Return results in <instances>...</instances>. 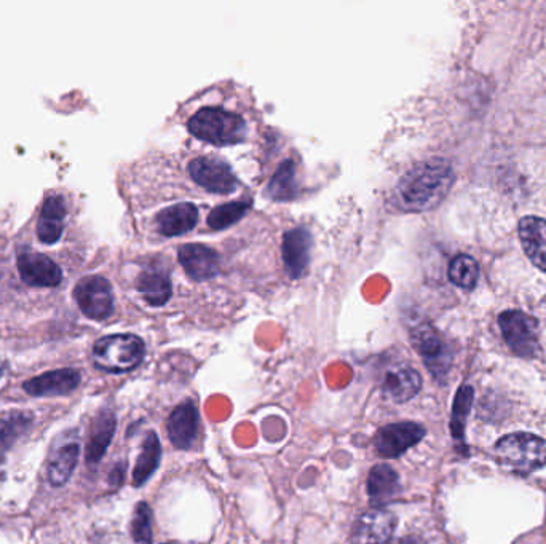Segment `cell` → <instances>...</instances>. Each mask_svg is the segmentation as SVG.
Here are the masks:
<instances>
[{"label": "cell", "instance_id": "obj_6", "mask_svg": "<svg viewBox=\"0 0 546 544\" xmlns=\"http://www.w3.org/2000/svg\"><path fill=\"white\" fill-rule=\"evenodd\" d=\"M412 345L436 379H444L452 366V351L440 332L430 324H419L411 332Z\"/></svg>", "mask_w": 546, "mask_h": 544}, {"label": "cell", "instance_id": "obj_3", "mask_svg": "<svg viewBox=\"0 0 546 544\" xmlns=\"http://www.w3.org/2000/svg\"><path fill=\"white\" fill-rule=\"evenodd\" d=\"M495 454L507 470L531 474L546 466V444L534 434H508L495 444Z\"/></svg>", "mask_w": 546, "mask_h": 544}, {"label": "cell", "instance_id": "obj_26", "mask_svg": "<svg viewBox=\"0 0 546 544\" xmlns=\"http://www.w3.org/2000/svg\"><path fill=\"white\" fill-rule=\"evenodd\" d=\"M478 278L479 267L473 257L460 254L452 259L451 265H449V280L455 286L462 289H473L478 283Z\"/></svg>", "mask_w": 546, "mask_h": 544}, {"label": "cell", "instance_id": "obj_16", "mask_svg": "<svg viewBox=\"0 0 546 544\" xmlns=\"http://www.w3.org/2000/svg\"><path fill=\"white\" fill-rule=\"evenodd\" d=\"M179 262L195 281H205L218 275L219 256L205 245H184L179 249Z\"/></svg>", "mask_w": 546, "mask_h": 544}, {"label": "cell", "instance_id": "obj_5", "mask_svg": "<svg viewBox=\"0 0 546 544\" xmlns=\"http://www.w3.org/2000/svg\"><path fill=\"white\" fill-rule=\"evenodd\" d=\"M503 339L521 358H534L539 350V323L527 313L508 310L499 316Z\"/></svg>", "mask_w": 546, "mask_h": 544}, {"label": "cell", "instance_id": "obj_10", "mask_svg": "<svg viewBox=\"0 0 546 544\" xmlns=\"http://www.w3.org/2000/svg\"><path fill=\"white\" fill-rule=\"evenodd\" d=\"M396 529V516L384 508L369 509L358 517L353 527L355 544H385Z\"/></svg>", "mask_w": 546, "mask_h": 544}, {"label": "cell", "instance_id": "obj_9", "mask_svg": "<svg viewBox=\"0 0 546 544\" xmlns=\"http://www.w3.org/2000/svg\"><path fill=\"white\" fill-rule=\"evenodd\" d=\"M424 426L403 422L380 428L376 436V449L380 457L398 458L424 439Z\"/></svg>", "mask_w": 546, "mask_h": 544}, {"label": "cell", "instance_id": "obj_21", "mask_svg": "<svg viewBox=\"0 0 546 544\" xmlns=\"http://www.w3.org/2000/svg\"><path fill=\"white\" fill-rule=\"evenodd\" d=\"M114 433L115 415L112 412H103L93 423L90 442L87 446L88 463H96L103 458L104 452L114 438Z\"/></svg>", "mask_w": 546, "mask_h": 544}, {"label": "cell", "instance_id": "obj_14", "mask_svg": "<svg viewBox=\"0 0 546 544\" xmlns=\"http://www.w3.org/2000/svg\"><path fill=\"white\" fill-rule=\"evenodd\" d=\"M310 246L312 237L309 230L293 229L285 233L283 237V261H285L286 272L289 278L299 280L309 267Z\"/></svg>", "mask_w": 546, "mask_h": 544}, {"label": "cell", "instance_id": "obj_33", "mask_svg": "<svg viewBox=\"0 0 546 544\" xmlns=\"http://www.w3.org/2000/svg\"><path fill=\"white\" fill-rule=\"evenodd\" d=\"M165 544H173V543H165Z\"/></svg>", "mask_w": 546, "mask_h": 544}, {"label": "cell", "instance_id": "obj_2", "mask_svg": "<svg viewBox=\"0 0 546 544\" xmlns=\"http://www.w3.org/2000/svg\"><path fill=\"white\" fill-rule=\"evenodd\" d=\"M190 133L202 141L216 146H232L242 142L246 136V122L240 115L219 107L200 109L187 122Z\"/></svg>", "mask_w": 546, "mask_h": 544}, {"label": "cell", "instance_id": "obj_22", "mask_svg": "<svg viewBox=\"0 0 546 544\" xmlns=\"http://www.w3.org/2000/svg\"><path fill=\"white\" fill-rule=\"evenodd\" d=\"M160 457H162V446H160L159 438L154 431H149L144 438L141 454L133 471V484L136 487H141L155 473V470L159 468Z\"/></svg>", "mask_w": 546, "mask_h": 544}, {"label": "cell", "instance_id": "obj_7", "mask_svg": "<svg viewBox=\"0 0 546 544\" xmlns=\"http://www.w3.org/2000/svg\"><path fill=\"white\" fill-rule=\"evenodd\" d=\"M74 297L80 310L91 320H106L114 310L111 283L103 276H85L77 283Z\"/></svg>", "mask_w": 546, "mask_h": 544}, {"label": "cell", "instance_id": "obj_31", "mask_svg": "<svg viewBox=\"0 0 546 544\" xmlns=\"http://www.w3.org/2000/svg\"><path fill=\"white\" fill-rule=\"evenodd\" d=\"M385 544H412V543H409V541H406V540H398V541H392V543H385Z\"/></svg>", "mask_w": 546, "mask_h": 544}, {"label": "cell", "instance_id": "obj_24", "mask_svg": "<svg viewBox=\"0 0 546 544\" xmlns=\"http://www.w3.org/2000/svg\"><path fill=\"white\" fill-rule=\"evenodd\" d=\"M79 460V446L71 442L68 446L61 447L53 458L48 468V481L55 487H61L71 479Z\"/></svg>", "mask_w": 546, "mask_h": 544}, {"label": "cell", "instance_id": "obj_32", "mask_svg": "<svg viewBox=\"0 0 546 544\" xmlns=\"http://www.w3.org/2000/svg\"><path fill=\"white\" fill-rule=\"evenodd\" d=\"M2 375H4V366L0 363V379H2Z\"/></svg>", "mask_w": 546, "mask_h": 544}, {"label": "cell", "instance_id": "obj_30", "mask_svg": "<svg viewBox=\"0 0 546 544\" xmlns=\"http://www.w3.org/2000/svg\"><path fill=\"white\" fill-rule=\"evenodd\" d=\"M131 535L136 543H152V513L147 503H139L136 506L135 516L131 522Z\"/></svg>", "mask_w": 546, "mask_h": 544}, {"label": "cell", "instance_id": "obj_27", "mask_svg": "<svg viewBox=\"0 0 546 544\" xmlns=\"http://www.w3.org/2000/svg\"><path fill=\"white\" fill-rule=\"evenodd\" d=\"M473 388L463 385L457 396H455L454 409H452L451 431L457 441H463L465 434V425H467L468 414H470L471 404H473Z\"/></svg>", "mask_w": 546, "mask_h": 544}, {"label": "cell", "instance_id": "obj_20", "mask_svg": "<svg viewBox=\"0 0 546 544\" xmlns=\"http://www.w3.org/2000/svg\"><path fill=\"white\" fill-rule=\"evenodd\" d=\"M138 289L152 307H162L171 297V283L162 270H144L138 278Z\"/></svg>", "mask_w": 546, "mask_h": 544}, {"label": "cell", "instance_id": "obj_29", "mask_svg": "<svg viewBox=\"0 0 546 544\" xmlns=\"http://www.w3.org/2000/svg\"><path fill=\"white\" fill-rule=\"evenodd\" d=\"M29 418L24 414H12L0 420V458L7 454L13 442L28 428Z\"/></svg>", "mask_w": 546, "mask_h": 544}, {"label": "cell", "instance_id": "obj_15", "mask_svg": "<svg viewBox=\"0 0 546 544\" xmlns=\"http://www.w3.org/2000/svg\"><path fill=\"white\" fill-rule=\"evenodd\" d=\"M80 374L76 369H58L47 372L24 383L23 388L31 396L69 395L79 387Z\"/></svg>", "mask_w": 546, "mask_h": 544}, {"label": "cell", "instance_id": "obj_11", "mask_svg": "<svg viewBox=\"0 0 546 544\" xmlns=\"http://www.w3.org/2000/svg\"><path fill=\"white\" fill-rule=\"evenodd\" d=\"M18 272L32 286H56L63 278L60 265L45 254L23 251L18 254Z\"/></svg>", "mask_w": 546, "mask_h": 544}, {"label": "cell", "instance_id": "obj_19", "mask_svg": "<svg viewBox=\"0 0 546 544\" xmlns=\"http://www.w3.org/2000/svg\"><path fill=\"white\" fill-rule=\"evenodd\" d=\"M64 216H66L64 198L60 194L48 195L40 209L39 222H37V237L42 243L53 245L60 240Z\"/></svg>", "mask_w": 546, "mask_h": 544}, {"label": "cell", "instance_id": "obj_4", "mask_svg": "<svg viewBox=\"0 0 546 544\" xmlns=\"http://www.w3.org/2000/svg\"><path fill=\"white\" fill-rule=\"evenodd\" d=\"M146 347L143 340L133 334H115L95 343L93 359L99 369L107 372H128L143 361Z\"/></svg>", "mask_w": 546, "mask_h": 544}, {"label": "cell", "instance_id": "obj_12", "mask_svg": "<svg viewBox=\"0 0 546 544\" xmlns=\"http://www.w3.org/2000/svg\"><path fill=\"white\" fill-rule=\"evenodd\" d=\"M167 433L171 444L179 450H189L194 447L198 433V412L194 403L179 404L167 422Z\"/></svg>", "mask_w": 546, "mask_h": 544}, {"label": "cell", "instance_id": "obj_25", "mask_svg": "<svg viewBox=\"0 0 546 544\" xmlns=\"http://www.w3.org/2000/svg\"><path fill=\"white\" fill-rule=\"evenodd\" d=\"M267 192L273 200H281V202L291 200L296 195V165L294 162L288 160L278 168L277 173L273 174Z\"/></svg>", "mask_w": 546, "mask_h": 544}, {"label": "cell", "instance_id": "obj_13", "mask_svg": "<svg viewBox=\"0 0 546 544\" xmlns=\"http://www.w3.org/2000/svg\"><path fill=\"white\" fill-rule=\"evenodd\" d=\"M422 388V377L416 369L401 364L385 372L382 393L393 403H408Z\"/></svg>", "mask_w": 546, "mask_h": 544}, {"label": "cell", "instance_id": "obj_8", "mask_svg": "<svg viewBox=\"0 0 546 544\" xmlns=\"http://www.w3.org/2000/svg\"><path fill=\"white\" fill-rule=\"evenodd\" d=\"M189 173L198 186L213 194H232L237 189V178L232 170L216 158H195L190 162Z\"/></svg>", "mask_w": 546, "mask_h": 544}, {"label": "cell", "instance_id": "obj_18", "mask_svg": "<svg viewBox=\"0 0 546 544\" xmlns=\"http://www.w3.org/2000/svg\"><path fill=\"white\" fill-rule=\"evenodd\" d=\"M197 221V208L192 203H179L162 209L155 217V227L163 237H179L194 229Z\"/></svg>", "mask_w": 546, "mask_h": 544}, {"label": "cell", "instance_id": "obj_17", "mask_svg": "<svg viewBox=\"0 0 546 544\" xmlns=\"http://www.w3.org/2000/svg\"><path fill=\"white\" fill-rule=\"evenodd\" d=\"M519 238L524 253L537 269L546 272V221L542 217L527 216L519 222Z\"/></svg>", "mask_w": 546, "mask_h": 544}, {"label": "cell", "instance_id": "obj_1", "mask_svg": "<svg viewBox=\"0 0 546 544\" xmlns=\"http://www.w3.org/2000/svg\"><path fill=\"white\" fill-rule=\"evenodd\" d=\"M455 174L446 160L433 158L414 166L396 186V203L408 213H424L443 202L454 186Z\"/></svg>", "mask_w": 546, "mask_h": 544}, {"label": "cell", "instance_id": "obj_23", "mask_svg": "<svg viewBox=\"0 0 546 544\" xmlns=\"http://www.w3.org/2000/svg\"><path fill=\"white\" fill-rule=\"evenodd\" d=\"M398 487H400V481L393 468L388 465H377L372 468L368 477V492L369 498L374 503L393 497Z\"/></svg>", "mask_w": 546, "mask_h": 544}, {"label": "cell", "instance_id": "obj_28", "mask_svg": "<svg viewBox=\"0 0 546 544\" xmlns=\"http://www.w3.org/2000/svg\"><path fill=\"white\" fill-rule=\"evenodd\" d=\"M248 209H250L248 202H234L216 206L208 216V225L211 230L227 229L229 225L240 221Z\"/></svg>", "mask_w": 546, "mask_h": 544}]
</instances>
